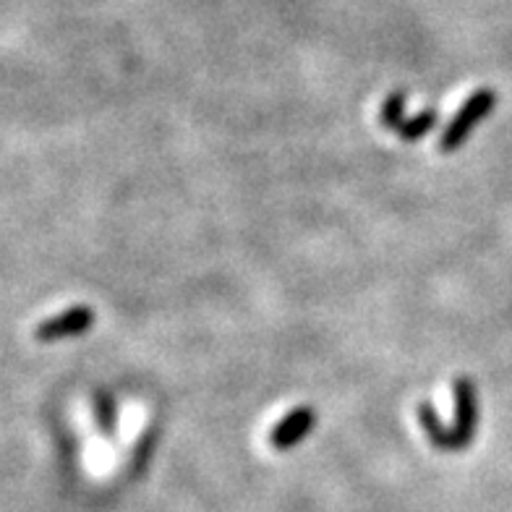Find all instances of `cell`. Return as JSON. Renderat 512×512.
Here are the masks:
<instances>
[{"mask_svg": "<svg viewBox=\"0 0 512 512\" xmlns=\"http://www.w3.org/2000/svg\"><path fill=\"white\" fill-rule=\"evenodd\" d=\"M494 105H497V95H494V89H489V87L476 89V92H473V95L468 97L463 105H460V110L455 113V118L447 123V128L442 131V136H439V152L450 155V152H455V149L463 147V144L468 142V136H471L473 128L492 115Z\"/></svg>", "mask_w": 512, "mask_h": 512, "instance_id": "6da1fadb", "label": "cell"}, {"mask_svg": "<svg viewBox=\"0 0 512 512\" xmlns=\"http://www.w3.org/2000/svg\"><path fill=\"white\" fill-rule=\"evenodd\" d=\"M95 311L89 306H71V309L45 319L42 324L34 327V340L40 343H55V340H66V337L84 335L95 327Z\"/></svg>", "mask_w": 512, "mask_h": 512, "instance_id": "7a4b0ae2", "label": "cell"}, {"mask_svg": "<svg viewBox=\"0 0 512 512\" xmlns=\"http://www.w3.org/2000/svg\"><path fill=\"white\" fill-rule=\"evenodd\" d=\"M455 392V445L458 452L471 445L476 437V424H479V400H476V387L468 377H458L452 384Z\"/></svg>", "mask_w": 512, "mask_h": 512, "instance_id": "3957f363", "label": "cell"}, {"mask_svg": "<svg viewBox=\"0 0 512 512\" xmlns=\"http://www.w3.org/2000/svg\"><path fill=\"white\" fill-rule=\"evenodd\" d=\"M317 426V411L309 408V405H301V408H293L290 413H285L277 426L270 434V445L275 447L277 452L293 450L296 445H301Z\"/></svg>", "mask_w": 512, "mask_h": 512, "instance_id": "277c9868", "label": "cell"}, {"mask_svg": "<svg viewBox=\"0 0 512 512\" xmlns=\"http://www.w3.org/2000/svg\"><path fill=\"white\" fill-rule=\"evenodd\" d=\"M418 424H421V429H424V434L429 437V442H432L434 450L458 452V445H455V432L442 424V418L437 416V411L432 408V403L418 405Z\"/></svg>", "mask_w": 512, "mask_h": 512, "instance_id": "5b68a950", "label": "cell"}, {"mask_svg": "<svg viewBox=\"0 0 512 512\" xmlns=\"http://www.w3.org/2000/svg\"><path fill=\"white\" fill-rule=\"evenodd\" d=\"M437 121H439L437 110H424V113H418L416 118H411V121H405L395 134H398L403 142H418V139H424L429 131H434Z\"/></svg>", "mask_w": 512, "mask_h": 512, "instance_id": "8992f818", "label": "cell"}, {"mask_svg": "<svg viewBox=\"0 0 512 512\" xmlns=\"http://www.w3.org/2000/svg\"><path fill=\"white\" fill-rule=\"evenodd\" d=\"M379 121H382L384 128H392V131H398V128L403 126L405 123V95L403 92H392V95L384 100Z\"/></svg>", "mask_w": 512, "mask_h": 512, "instance_id": "52a82bcc", "label": "cell"}, {"mask_svg": "<svg viewBox=\"0 0 512 512\" xmlns=\"http://www.w3.org/2000/svg\"><path fill=\"white\" fill-rule=\"evenodd\" d=\"M97 421H100V429L105 434H113L115 432V403L110 395H100L97 398Z\"/></svg>", "mask_w": 512, "mask_h": 512, "instance_id": "ba28073f", "label": "cell"}]
</instances>
